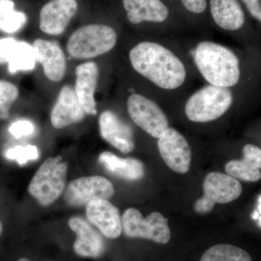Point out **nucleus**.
Listing matches in <instances>:
<instances>
[{
	"label": "nucleus",
	"instance_id": "obj_1",
	"mask_svg": "<svg viewBox=\"0 0 261 261\" xmlns=\"http://www.w3.org/2000/svg\"><path fill=\"white\" fill-rule=\"evenodd\" d=\"M129 60L137 73L160 88L177 89L186 79V69L181 60L158 43H140L130 49Z\"/></svg>",
	"mask_w": 261,
	"mask_h": 261
},
{
	"label": "nucleus",
	"instance_id": "obj_2",
	"mask_svg": "<svg viewBox=\"0 0 261 261\" xmlns=\"http://www.w3.org/2000/svg\"><path fill=\"white\" fill-rule=\"evenodd\" d=\"M195 64L202 76L211 85L229 88L240 79V61L228 48L209 41L195 48Z\"/></svg>",
	"mask_w": 261,
	"mask_h": 261
},
{
	"label": "nucleus",
	"instance_id": "obj_3",
	"mask_svg": "<svg viewBox=\"0 0 261 261\" xmlns=\"http://www.w3.org/2000/svg\"><path fill=\"white\" fill-rule=\"evenodd\" d=\"M118 36L113 27L105 24H89L70 36L67 50L75 59H91L107 53L116 46Z\"/></svg>",
	"mask_w": 261,
	"mask_h": 261
},
{
	"label": "nucleus",
	"instance_id": "obj_4",
	"mask_svg": "<svg viewBox=\"0 0 261 261\" xmlns=\"http://www.w3.org/2000/svg\"><path fill=\"white\" fill-rule=\"evenodd\" d=\"M68 165L61 156L42 163L29 184V192L40 205L49 206L64 192Z\"/></svg>",
	"mask_w": 261,
	"mask_h": 261
},
{
	"label": "nucleus",
	"instance_id": "obj_5",
	"mask_svg": "<svg viewBox=\"0 0 261 261\" xmlns=\"http://www.w3.org/2000/svg\"><path fill=\"white\" fill-rule=\"evenodd\" d=\"M233 95L229 88L206 86L190 97L185 113L190 121L205 123L223 116L231 107Z\"/></svg>",
	"mask_w": 261,
	"mask_h": 261
},
{
	"label": "nucleus",
	"instance_id": "obj_6",
	"mask_svg": "<svg viewBox=\"0 0 261 261\" xmlns=\"http://www.w3.org/2000/svg\"><path fill=\"white\" fill-rule=\"evenodd\" d=\"M122 231L130 238H141L159 244H167L171 238L168 219L160 213H152L144 219L135 208L125 211L121 219Z\"/></svg>",
	"mask_w": 261,
	"mask_h": 261
},
{
	"label": "nucleus",
	"instance_id": "obj_7",
	"mask_svg": "<svg viewBox=\"0 0 261 261\" xmlns=\"http://www.w3.org/2000/svg\"><path fill=\"white\" fill-rule=\"evenodd\" d=\"M127 110L132 121L154 138L159 139L169 128L167 118L161 108L142 94L129 96Z\"/></svg>",
	"mask_w": 261,
	"mask_h": 261
},
{
	"label": "nucleus",
	"instance_id": "obj_8",
	"mask_svg": "<svg viewBox=\"0 0 261 261\" xmlns=\"http://www.w3.org/2000/svg\"><path fill=\"white\" fill-rule=\"evenodd\" d=\"M112 183L100 176H84L70 182L64 200L70 206L80 207L95 200H108L114 195Z\"/></svg>",
	"mask_w": 261,
	"mask_h": 261
},
{
	"label": "nucleus",
	"instance_id": "obj_9",
	"mask_svg": "<svg viewBox=\"0 0 261 261\" xmlns=\"http://www.w3.org/2000/svg\"><path fill=\"white\" fill-rule=\"evenodd\" d=\"M161 157L175 172L185 173L191 163V149L186 139L178 130L168 128L159 139Z\"/></svg>",
	"mask_w": 261,
	"mask_h": 261
},
{
	"label": "nucleus",
	"instance_id": "obj_10",
	"mask_svg": "<svg viewBox=\"0 0 261 261\" xmlns=\"http://www.w3.org/2000/svg\"><path fill=\"white\" fill-rule=\"evenodd\" d=\"M78 7L76 0H51L41 10L39 28L49 35H61L77 13Z\"/></svg>",
	"mask_w": 261,
	"mask_h": 261
},
{
	"label": "nucleus",
	"instance_id": "obj_11",
	"mask_svg": "<svg viewBox=\"0 0 261 261\" xmlns=\"http://www.w3.org/2000/svg\"><path fill=\"white\" fill-rule=\"evenodd\" d=\"M86 215L91 224L109 239H117L122 233V221L116 206L108 200L91 201L86 205Z\"/></svg>",
	"mask_w": 261,
	"mask_h": 261
},
{
	"label": "nucleus",
	"instance_id": "obj_12",
	"mask_svg": "<svg viewBox=\"0 0 261 261\" xmlns=\"http://www.w3.org/2000/svg\"><path fill=\"white\" fill-rule=\"evenodd\" d=\"M4 63H8V70L12 74L34 70L37 61L32 44L18 42L13 37L0 39V64Z\"/></svg>",
	"mask_w": 261,
	"mask_h": 261
},
{
	"label": "nucleus",
	"instance_id": "obj_13",
	"mask_svg": "<svg viewBox=\"0 0 261 261\" xmlns=\"http://www.w3.org/2000/svg\"><path fill=\"white\" fill-rule=\"evenodd\" d=\"M86 116L75 89L70 86H64L51 111V125L56 128H65L82 121Z\"/></svg>",
	"mask_w": 261,
	"mask_h": 261
},
{
	"label": "nucleus",
	"instance_id": "obj_14",
	"mask_svg": "<svg viewBox=\"0 0 261 261\" xmlns=\"http://www.w3.org/2000/svg\"><path fill=\"white\" fill-rule=\"evenodd\" d=\"M101 137L110 145L123 153H128L135 148L133 132L112 111H104L99 118Z\"/></svg>",
	"mask_w": 261,
	"mask_h": 261
},
{
	"label": "nucleus",
	"instance_id": "obj_15",
	"mask_svg": "<svg viewBox=\"0 0 261 261\" xmlns=\"http://www.w3.org/2000/svg\"><path fill=\"white\" fill-rule=\"evenodd\" d=\"M202 198L214 206L216 203L226 204L241 195L243 187L237 178L220 172L209 173L203 184Z\"/></svg>",
	"mask_w": 261,
	"mask_h": 261
},
{
	"label": "nucleus",
	"instance_id": "obj_16",
	"mask_svg": "<svg viewBox=\"0 0 261 261\" xmlns=\"http://www.w3.org/2000/svg\"><path fill=\"white\" fill-rule=\"evenodd\" d=\"M36 61L42 65L48 80L58 82L63 80L66 69L64 53L57 43L38 39L32 44Z\"/></svg>",
	"mask_w": 261,
	"mask_h": 261
},
{
	"label": "nucleus",
	"instance_id": "obj_17",
	"mask_svg": "<svg viewBox=\"0 0 261 261\" xmlns=\"http://www.w3.org/2000/svg\"><path fill=\"white\" fill-rule=\"evenodd\" d=\"M68 225L76 234L73 250L79 256L96 258L105 251V242L102 237L90 224L81 217L71 218Z\"/></svg>",
	"mask_w": 261,
	"mask_h": 261
},
{
	"label": "nucleus",
	"instance_id": "obj_18",
	"mask_svg": "<svg viewBox=\"0 0 261 261\" xmlns=\"http://www.w3.org/2000/svg\"><path fill=\"white\" fill-rule=\"evenodd\" d=\"M75 92L86 114L97 113L95 94L99 68L94 62L82 63L75 68Z\"/></svg>",
	"mask_w": 261,
	"mask_h": 261
},
{
	"label": "nucleus",
	"instance_id": "obj_19",
	"mask_svg": "<svg viewBox=\"0 0 261 261\" xmlns=\"http://www.w3.org/2000/svg\"><path fill=\"white\" fill-rule=\"evenodd\" d=\"M130 23H162L168 18L169 11L161 0H122Z\"/></svg>",
	"mask_w": 261,
	"mask_h": 261
},
{
	"label": "nucleus",
	"instance_id": "obj_20",
	"mask_svg": "<svg viewBox=\"0 0 261 261\" xmlns=\"http://www.w3.org/2000/svg\"><path fill=\"white\" fill-rule=\"evenodd\" d=\"M244 159L231 161L226 165L227 174L245 181L255 182L261 178V150L257 146L246 145L243 148Z\"/></svg>",
	"mask_w": 261,
	"mask_h": 261
},
{
	"label": "nucleus",
	"instance_id": "obj_21",
	"mask_svg": "<svg viewBox=\"0 0 261 261\" xmlns=\"http://www.w3.org/2000/svg\"><path fill=\"white\" fill-rule=\"evenodd\" d=\"M213 19L220 28L238 31L243 27L245 15L238 0H210Z\"/></svg>",
	"mask_w": 261,
	"mask_h": 261
},
{
	"label": "nucleus",
	"instance_id": "obj_22",
	"mask_svg": "<svg viewBox=\"0 0 261 261\" xmlns=\"http://www.w3.org/2000/svg\"><path fill=\"white\" fill-rule=\"evenodd\" d=\"M99 162L109 172L128 181L140 179L145 174V168L135 159H121L111 152H104L99 157Z\"/></svg>",
	"mask_w": 261,
	"mask_h": 261
},
{
	"label": "nucleus",
	"instance_id": "obj_23",
	"mask_svg": "<svg viewBox=\"0 0 261 261\" xmlns=\"http://www.w3.org/2000/svg\"><path fill=\"white\" fill-rule=\"evenodd\" d=\"M13 0H0V30L13 34L27 23V15L15 9Z\"/></svg>",
	"mask_w": 261,
	"mask_h": 261
},
{
	"label": "nucleus",
	"instance_id": "obj_24",
	"mask_svg": "<svg viewBox=\"0 0 261 261\" xmlns=\"http://www.w3.org/2000/svg\"><path fill=\"white\" fill-rule=\"evenodd\" d=\"M200 261H252V259L248 252L240 247L220 244L206 250Z\"/></svg>",
	"mask_w": 261,
	"mask_h": 261
},
{
	"label": "nucleus",
	"instance_id": "obj_25",
	"mask_svg": "<svg viewBox=\"0 0 261 261\" xmlns=\"http://www.w3.org/2000/svg\"><path fill=\"white\" fill-rule=\"evenodd\" d=\"M18 89L11 82L0 80V119L9 118L10 110L18 99Z\"/></svg>",
	"mask_w": 261,
	"mask_h": 261
},
{
	"label": "nucleus",
	"instance_id": "obj_26",
	"mask_svg": "<svg viewBox=\"0 0 261 261\" xmlns=\"http://www.w3.org/2000/svg\"><path fill=\"white\" fill-rule=\"evenodd\" d=\"M5 157L9 160H14L20 166H23L29 161H36L39 159V149L34 145L15 146L6 151Z\"/></svg>",
	"mask_w": 261,
	"mask_h": 261
},
{
	"label": "nucleus",
	"instance_id": "obj_27",
	"mask_svg": "<svg viewBox=\"0 0 261 261\" xmlns=\"http://www.w3.org/2000/svg\"><path fill=\"white\" fill-rule=\"evenodd\" d=\"M9 132L15 138H21L24 136L33 135L35 132V126L28 120H19L10 125Z\"/></svg>",
	"mask_w": 261,
	"mask_h": 261
},
{
	"label": "nucleus",
	"instance_id": "obj_28",
	"mask_svg": "<svg viewBox=\"0 0 261 261\" xmlns=\"http://www.w3.org/2000/svg\"><path fill=\"white\" fill-rule=\"evenodd\" d=\"M187 10L195 14H200L207 8V0H181Z\"/></svg>",
	"mask_w": 261,
	"mask_h": 261
},
{
	"label": "nucleus",
	"instance_id": "obj_29",
	"mask_svg": "<svg viewBox=\"0 0 261 261\" xmlns=\"http://www.w3.org/2000/svg\"><path fill=\"white\" fill-rule=\"evenodd\" d=\"M250 14L257 20H261V0H242Z\"/></svg>",
	"mask_w": 261,
	"mask_h": 261
},
{
	"label": "nucleus",
	"instance_id": "obj_30",
	"mask_svg": "<svg viewBox=\"0 0 261 261\" xmlns=\"http://www.w3.org/2000/svg\"><path fill=\"white\" fill-rule=\"evenodd\" d=\"M258 200H257V208L255 209V211L252 213V219L255 220L257 222V224H258L259 227H260L261 226V203H260V195L259 196Z\"/></svg>",
	"mask_w": 261,
	"mask_h": 261
},
{
	"label": "nucleus",
	"instance_id": "obj_31",
	"mask_svg": "<svg viewBox=\"0 0 261 261\" xmlns=\"http://www.w3.org/2000/svg\"><path fill=\"white\" fill-rule=\"evenodd\" d=\"M3 224H2L1 221H0V236H1L2 233H3Z\"/></svg>",
	"mask_w": 261,
	"mask_h": 261
},
{
	"label": "nucleus",
	"instance_id": "obj_32",
	"mask_svg": "<svg viewBox=\"0 0 261 261\" xmlns=\"http://www.w3.org/2000/svg\"><path fill=\"white\" fill-rule=\"evenodd\" d=\"M18 261H30L29 259L25 258V257H22V258L19 259Z\"/></svg>",
	"mask_w": 261,
	"mask_h": 261
}]
</instances>
